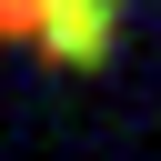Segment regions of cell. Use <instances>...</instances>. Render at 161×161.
Returning a JSON list of instances; mask_svg holds the SVG:
<instances>
[{
	"label": "cell",
	"instance_id": "6da1fadb",
	"mask_svg": "<svg viewBox=\"0 0 161 161\" xmlns=\"http://www.w3.org/2000/svg\"><path fill=\"white\" fill-rule=\"evenodd\" d=\"M121 40V0H40V50L60 70H101Z\"/></svg>",
	"mask_w": 161,
	"mask_h": 161
}]
</instances>
